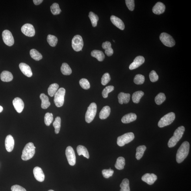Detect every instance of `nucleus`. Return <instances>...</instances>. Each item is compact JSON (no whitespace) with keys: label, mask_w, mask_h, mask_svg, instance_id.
Here are the masks:
<instances>
[{"label":"nucleus","mask_w":191,"mask_h":191,"mask_svg":"<svg viewBox=\"0 0 191 191\" xmlns=\"http://www.w3.org/2000/svg\"><path fill=\"white\" fill-rule=\"evenodd\" d=\"M190 144L187 141L183 143L178 150L176 154L177 162L178 163H181L187 157L189 153Z\"/></svg>","instance_id":"1"},{"label":"nucleus","mask_w":191,"mask_h":191,"mask_svg":"<svg viewBox=\"0 0 191 191\" xmlns=\"http://www.w3.org/2000/svg\"><path fill=\"white\" fill-rule=\"evenodd\" d=\"M185 131V127L181 126L175 130L173 135L168 141V146L172 148L175 146L179 141L181 139Z\"/></svg>","instance_id":"2"},{"label":"nucleus","mask_w":191,"mask_h":191,"mask_svg":"<svg viewBox=\"0 0 191 191\" xmlns=\"http://www.w3.org/2000/svg\"><path fill=\"white\" fill-rule=\"evenodd\" d=\"M36 148L33 143L30 142L25 145L23 151L21 158L24 161H27L31 159L35 154Z\"/></svg>","instance_id":"3"},{"label":"nucleus","mask_w":191,"mask_h":191,"mask_svg":"<svg viewBox=\"0 0 191 191\" xmlns=\"http://www.w3.org/2000/svg\"><path fill=\"white\" fill-rule=\"evenodd\" d=\"M66 90L64 88H60L54 95V102L56 107H60L64 105Z\"/></svg>","instance_id":"4"},{"label":"nucleus","mask_w":191,"mask_h":191,"mask_svg":"<svg viewBox=\"0 0 191 191\" xmlns=\"http://www.w3.org/2000/svg\"><path fill=\"white\" fill-rule=\"evenodd\" d=\"M175 118V114L174 113H168L160 119L158 123V127L162 128L170 125L173 122Z\"/></svg>","instance_id":"5"},{"label":"nucleus","mask_w":191,"mask_h":191,"mask_svg":"<svg viewBox=\"0 0 191 191\" xmlns=\"http://www.w3.org/2000/svg\"><path fill=\"white\" fill-rule=\"evenodd\" d=\"M97 110L96 104L95 103H91L88 107L85 114V121L87 123H90L94 120L96 114Z\"/></svg>","instance_id":"6"},{"label":"nucleus","mask_w":191,"mask_h":191,"mask_svg":"<svg viewBox=\"0 0 191 191\" xmlns=\"http://www.w3.org/2000/svg\"><path fill=\"white\" fill-rule=\"evenodd\" d=\"M134 136L132 132L126 133L119 136L117 138V144L120 147H123L127 143L131 142L134 140Z\"/></svg>","instance_id":"7"},{"label":"nucleus","mask_w":191,"mask_h":191,"mask_svg":"<svg viewBox=\"0 0 191 191\" xmlns=\"http://www.w3.org/2000/svg\"><path fill=\"white\" fill-rule=\"evenodd\" d=\"M160 39L163 44L167 47H172L175 45V40L172 37L166 33L161 34Z\"/></svg>","instance_id":"8"},{"label":"nucleus","mask_w":191,"mask_h":191,"mask_svg":"<svg viewBox=\"0 0 191 191\" xmlns=\"http://www.w3.org/2000/svg\"><path fill=\"white\" fill-rule=\"evenodd\" d=\"M84 46V42L82 37L77 35L74 37L72 40V47L76 51L82 50Z\"/></svg>","instance_id":"9"},{"label":"nucleus","mask_w":191,"mask_h":191,"mask_svg":"<svg viewBox=\"0 0 191 191\" xmlns=\"http://www.w3.org/2000/svg\"><path fill=\"white\" fill-rule=\"evenodd\" d=\"M2 38L5 44L8 46L13 45L14 40L12 33L8 30H4L2 33Z\"/></svg>","instance_id":"10"},{"label":"nucleus","mask_w":191,"mask_h":191,"mask_svg":"<svg viewBox=\"0 0 191 191\" xmlns=\"http://www.w3.org/2000/svg\"><path fill=\"white\" fill-rule=\"evenodd\" d=\"M66 155L68 163L71 166H74L76 163V157L74 150L71 146L67 148Z\"/></svg>","instance_id":"11"},{"label":"nucleus","mask_w":191,"mask_h":191,"mask_svg":"<svg viewBox=\"0 0 191 191\" xmlns=\"http://www.w3.org/2000/svg\"><path fill=\"white\" fill-rule=\"evenodd\" d=\"M21 30L23 34L28 36H33L35 34L34 28L31 24H25L22 27Z\"/></svg>","instance_id":"12"},{"label":"nucleus","mask_w":191,"mask_h":191,"mask_svg":"<svg viewBox=\"0 0 191 191\" xmlns=\"http://www.w3.org/2000/svg\"><path fill=\"white\" fill-rule=\"evenodd\" d=\"M12 103L17 112L20 113L23 112L25 105L22 99L19 97H16L13 100Z\"/></svg>","instance_id":"13"},{"label":"nucleus","mask_w":191,"mask_h":191,"mask_svg":"<svg viewBox=\"0 0 191 191\" xmlns=\"http://www.w3.org/2000/svg\"><path fill=\"white\" fill-rule=\"evenodd\" d=\"M145 62V59L142 56H138L136 57L133 62L129 66L130 70H133L138 68L142 65Z\"/></svg>","instance_id":"14"},{"label":"nucleus","mask_w":191,"mask_h":191,"mask_svg":"<svg viewBox=\"0 0 191 191\" xmlns=\"http://www.w3.org/2000/svg\"><path fill=\"white\" fill-rule=\"evenodd\" d=\"M157 179V176L154 173H146L142 177V181L149 185H152L154 184Z\"/></svg>","instance_id":"15"},{"label":"nucleus","mask_w":191,"mask_h":191,"mask_svg":"<svg viewBox=\"0 0 191 191\" xmlns=\"http://www.w3.org/2000/svg\"><path fill=\"white\" fill-rule=\"evenodd\" d=\"M34 176L39 182H43L45 179V175L42 169L39 167H36L33 171Z\"/></svg>","instance_id":"16"},{"label":"nucleus","mask_w":191,"mask_h":191,"mask_svg":"<svg viewBox=\"0 0 191 191\" xmlns=\"http://www.w3.org/2000/svg\"><path fill=\"white\" fill-rule=\"evenodd\" d=\"M5 147L6 151L10 152L14 149L15 142L13 137L11 135H8L5 138Z\"/></svg>","instance_id":"17"},{"label":"nucleus","mask_w":191,"mask_h":191,"mask_svg":"<svg viewBox=\"0 0 191 191\" xmlns=\"http://www.w3.org/2000/svg\"><path fill=\"white\" fill-rule=\"evenodd\" d=\"M19 68L21 71L26 76L28 77H31L32 76L33 74L31 68L29 65L24 63H21L19 64Z\"/></svg>","instance_id":"18"},{"label":"nucleus","mask_w":191,"mask_h":191,"mask_svg":"<svg viewBox=\"0 0 191 191\" xmlns=\"http://www.w3.org/2000/svg\"><path fill=\"white\" fill-rule=\"evenodd\" d=\"M110 20L113 24L119 29L123 30L125 29L124 23L122 20L118 17L114 16H112L110 17Z\"/></svg>","instance_id":"19"},{"label":"nucleus","mask_w":191,"mask_h":191,"mask_svg":"<svg viewBox=\"0 0 191 191\" xmlns=\"http://www.w3.org/2000/svg\"><path fill=\"white\" fill-rule=\"evenodd\" d=\"M165 10V6L161 2H159L155 4L153 8V12L154 14L160 15L163 13Z\"/></svg>","instance_id":"20"},{"label":"nucleus","mask_w":191,"mask_h":191,"mask_svg":"<svg viewBox=\"0 0 191 191\" xmlns=\"http://www.w3.org/2000/svg\"><path fill=\"white\" fill-rule=\"evenodd\" d=\"M137 118V116L135 114L130 113L125 115L121 119V121L123 123H129L136 120Z\"/></svg>","instance_id":"21"},{"label":"nucleus","mask_w":191,"mask_h":191,"mask_svg":"<svg viewBox=\"0 0 191 191\" xmlns=\"http://www.w3.org/2000/svg\"><path fill=\"white\" fill-rule=\"evenodd\" d=\"M130 97V95L129 94H126L124 92H121L119 93L118 96L119 102L121 105L123 103H127L129 102Z\"/></svg>","instance_id":"22"},{"label":"nucleus","mask_w":191,"mask_h":191,"mask_svg":"<svg viewBox=\"0 0 191 191\" xmlns=\"http://www.w3.org/2000/svg\"><path fill=\"white\" fill-rule=\"evenodd\" d=\"M102 47L103 49L105 50V53L106 55L108 56H110L113 54V50L111 47V44L108 41L103 43L102 44Z\"/></svg>","instance_id":"23"},{"label":"nucleus","mask_w":191,"mask_h":191,"mask_svg":"<svg viewBox=\"0 0 191 191\" xmlns=\"http://www.w3.org/2000/svg\"><path fill=\"white\" fill-rule=\"evenodd\" d=\"M1 79L3 82H10L13 80V76L12 73L9 71H4L1 73Z\"/></svg>","instance_id":"24"},{"label":"nucleus","mask_w":191,"mask_h":191,"mask_svg":"<svg viewBox=\"0 0 191 191\" xmlns=\"http://www.w3.org/2000/svg\"><path fill=\"white\" fill-rule=\"evenodd\" d=\"M40 99L42 101L41 107L43 109H46L50 105V103L49 101L48 97L44 94H41L40 96Z\"/></svg>","instance_id":"25"},{"label":"nucleus","mask_w":191,"mask_h":191,"mask_svg":"<svg viewBox=\"0 0 191 191\" xmlns=\"http://www.w3.org/2000/svg\"><path fill=\"white\" fill-rule=\"evenodd\" d=\"M91 55L100 62L103 61L105 58V55L103 52L99 50H93L91 53Z\"/></svg>","instance_id":"26"},{"label":"nucleus","mask_w":191,"mask_h":191,"mask_svg":"<svg viewBox=\"0 0 191 191\" xmlns=\"http://www.w3.org/2000/svg\"><path fill=\"white\" fill-rule=\"evenodd\" d=\"M110 113V108L109 106H106L103 107L99 114V117L101 119H107Z\"/></svg>","instance_id":"27"},{"label":"nucleus","mask_w":191,"mask_h":191,"mask_svg":"<svg viewBox=\"0 0 191 191\" xmlns=\"http://www.w3.org/2000/svg\"><path fill=\"white\" fill-rule=\"evenodd\" d=\"M77 151L79 156L83 155L85 157L89 159V155L87 149L85 147L82 145H79L77 147Z\"/></svg>","instance_id":"28"},{"label":"nucleus","mask_w":191,"mask_h":191,"mask_svg":"<svg viewBox=\"0 0 191 191\" xmlns=\"http://www.w3.org/2000/svg\"><path fill=\"white\" fill-rule=\"evenodd\" d=\"M146 149V147L144 145H141L137 147L136 149V158L137 159L139 160L142 157Z\"/></svg>","instance_id":"29"},{"label":"nucleus","mask_w":191,"mask_h":191,"mask_svg":"<svg viewBox=\"0 0 191 191\" xmlns=\"http://www.w3.org/2000/svg\"><path fill=\"white\" fill-rule=\"evenodd\" d=\"M59 85L56 83H54L51 85L48 89V94L50 96L53 97L57 92Z\"/></svg>","instance_id":"30"},{"label":"nucleus","mask_w":191,"mask_h":191,"mask_svg":"<svg viewBox=\"0 0 191 191\" xmlns=\"http://www.w3.org/2000/svg\"><path fill=\"white\" fill-rule=\"evenodd\" d=\"M125 165L124 158L123 157H119L117 159L115 166L118 170H121L124 168Z\"/></svg>","instance_id":"31"},{"label":"nucleus","mask_w":191,"mask_h":191,"mask_svg":"<svg viewBox=\"0 0 191 191\" xmlns=\"http://www.w3.org/2000/svg\"><path fill=\"white\" fill-rule=\"evenodd\" d=\"M61 70L62 73L64 75H70L72 73V71L70 67L66 63H64L62 64Z\"/></svg>","instance_id":"32"},{"label":"nucleus","mask_w":191,"mask_h":191,"mask_svg":"<svg viewBox=\"0 0 191 191\" xmlns=\"http://www.w3.org/2000/svg\"><path fill=\"white\" fill-rule=\"evenodd\" d=\"M30 55L32 58L37 61L41 60L43 58L42 54L35 49H32L30 50Z\"/></svg>","instance_id":"33"},{"label":"nucleus","mask_w":191,"mask_h":191,"mask_svg":"<svg viewBox=\"0 0 191 191\" xmlns=\"http://www.w3.org/2000/svg\"><path fill=\"white\" fill-rule=\"evenodd\" d=\"M144 95V93L142 91H138L134 92L132 96V101L134 103H138Z\"/></svg>","instance_id":"34"},{"label":"nucleus","mask_w":191,"mask_h":191,"mask_svg":"<svg viewBox=\"0 0 191 191\" xmlns=\"http://www.w3.org/2000/svg\"><path fill=\"white\" fill-rule=\"evenodd\" d=\"M47 42L52 47H55L57 45L58 42V39L55 36L49 34L47 36Z\"/></svg>","instance_id":"35"},{"label":"nucleus","mask_w":191,"mask_h":191,"mask_svg":"<svg viewBox=\"0 0 191 191\" xmlns=\"http://www.w3.org/2000/svg\"><path fill=\"white\" fill-rule=\"evenodd\" d=\"M89 17L91 21L92 26L96 27L97 25V22L99 20L98 16L92 12H90L89 13Z\"/></svg>","instance_id":"36"},{"label":"nucleus","mask_w":191,"mask_h":191,"mask_svg":"<svg viewBox=\"0 0 191 191\" xmlns=\"http://www.w3.org/2000/svg\"><path fill=\"white\" fill-rule=\"evenodd\" d=\"M53 125L55 128V133L58 134L59 133L60 130L61 125V119L59 116H57L55 118V121H54Z\"/></svg>","instance_id":"37"},{"label":"nucleus","mask_w":191,"mask_h":191,"mask_svg":"<svg viewBox=\"0 0 191 191\" xmlns=\"http://www.w3.org/2000/svg\"><path fill=\"white\" fill-rule=\"evenodd\" d=\"M120 191H130L129 181V179H125L123 181L120 185Z\"/></svg>","instance_id":"38"},{"label":"nucleus","mask_w":191,"mask_h":191,"mask_svg":"<svg viewBox=\"0 0 191 191\" xmlns=\"http://www.w3.org/2000/svg\"><path fill=\"white\" fill-rule=\"evenodd\" d=\"M166 97L165 95L163 93H160L155 98V101L158 105H160L165 101Z\"/></svg>","instance_id":"39"},{"label":"nucleus","mask_w":191,"mask_h":191,"mask_svg":"<svg viewBox=\"0 0 191 191\" xmlns=\"http://www.w3.org/2000/svg\"><path fill=\"white\" fill-rule=\"evenodd\" d=\"M51 11L54 15H57L60 14L61 12L59 5L57 3H54L50 7Z\"/></svg>","instance_id":"40"},{"label":"nucleus","mask_w":191,"mask_h":191,"mask_svg":"<svg viewBox=\"0 0 191 191\" xmlns=\"http://www.w3.org/2000/svg\"><path fill=\"white\" fill-rule=\"evenodd\" d=\"M53 115L52 113H47L44 117V122L45 125L49 126L53 121Z\"/></svg>","instance_id":"41"},{"label":"nucleus","mask_w":191,"mask_h":191,"mask_svg":"<svg viewBox=\"0 0 191 191\" xmlns=\"http://www.w3.org/2000/svg\"><path fill=\"white\" fill-rule=\"evenodd\" d=\"M145 81V77L142 75L138 74L136 75L134 79V83L137 85L142 84Z\"/></svg>","instance_id":"42"},{"label":"nucleus","mask_w":191,"mask_h":191,"mask_svg":"<svg viewBox=\"0 0 191 191\" xmlns=\"http://www.w3.org/2000/svg\"><path fill=\"white\" fill-rule=\"evenodd\" d=\"M79 84L82 88L84 89L88 90L90 87L89 82L86 79L83 78L80 80Z\"/></svg>","instance_id":"43"},{"label":"nucleus","mask_w":191,"mask_h":191,"mask_svg":"<svg viewBox=\"0 0 191 191\" xmlns=\"http://www.w3.org/2000/svg\"><path fill=\"white\" fill-rule=\"evenodd\" d=\"M114 87L113 86H108L104 89L102 92V95L104 98H107L108 94L114 90Z\"/></svg>","instance_id":"44"},{"label":"nucleus","mask_w":191,"mask_h":191,"mask_svg":"<svg viewBox=\"0 0 191 191\" xmlns=\"http://www.w3.org/2000/svg\"><path fill=\"white\" fill-rule=\"evenodd\" d=\"M111 78L109 73H106L104 74L101 78V84L103 85H106L109 82Z\"/></svg>","instance_id":"45"},{"label":"nucleus","mask_w":191,"mask_h":191,"mask_svg":"<svg viewBox=\"0 0 191 191\" xmlns=\"http://www.w3.org/2000/svg\"><path fill=\"white\" fill-rule=\"evenodd\" d=\"M114 173V171L110 168L109 169L103 170L102 171V174L103 176L106 179H108L110 177H112Z\"/></svg>","instance_id":"46"},{"label":"nucleus","mask_w":191,"mask_h":191,"mask_svg":"<svg viewBox=\"0 0 191 191\" xmlns=\"http://www.w3.org/2000/svg\"><path fill=\"white\" fill-rule=\"evenodd\" d=\"M149 78L152 82H155L158 81L159 79V76L156 71H152L149 74Z\"/></svg>","instance_id":"47"},{"label":"nucleus","mask_w":191,"mask_h":191,"mask_svg":"<svg viewBox=\"0 0 191 191\" xmlns=\"http://www.w3.org/2000/svg\"><path fill=\"white\" fill-rule=\"evenodd\" d=\"M125 2L129 9L131 11H133L135 6L134 0H126Z\"/></svg>","instance_id":"48"},{"label":"nucleus","mask_w":191,"mask_h":191,"mask_svg":"<svg viewBox=\"0 0 191 191\" xmlns=\"http://www.w3.org/2000/svg\"><path fill=\"white\" fill-rule=\"evenodd\" d=\"M11 190L12 191H27L24 188L18 185L12 186Z\"/></svg>","instance_id":"49"},{"label":"nucleus","mask_w":191,"mask_h":191,"mask_svg":"<svg viewBox=\"0 0 191 191\" xmlns=\"http://www.w3.org/2000/svg\"><path fill=\"white\" fill-rule=\"evenodd\" d=\"M43 1V0H33V1L34 3L36 5H40L42 3Z\"/></svg>","instance_id":"50"},{"label":"nucleus","mask_w":191,"mask_h":191,"mask_svg":"<svg viewBox=\"0 0 191 191\" xmlns=\"http://www.w3.org/2000/svg\"><path fill=\"white\" fill-rule=\"evenodd\" d=\"M3 107H2V106H0V113H1L2 111H3Z\"/></svg>","instance_id":"51"},{"label":"nucleus","mask_w":191,"mask_h":191,"mask_svg":"<svg viewBox=\"0 0 191 191\" xmlns=\"http://www.w3.org/2000/svg\"><path fill=\"white\" fill-rule=\"evenodd\" d=\"M54 191V190H50L49 191Z\"/></svg>","instance_id":"52"},{"label":"nucleus","mask_w":191,"mask_h":191,"mask_svg":"<svg viewBox=\"0 0 191 191\" xmlns=\"http://www.w3.org/2000/svg\"><path fill=\"white\" fill-rule=\"evenodd\" d=\"M113 42H115V41H114V40H113Z\"/></svg>","instance_id":"53"}]
</instances>
